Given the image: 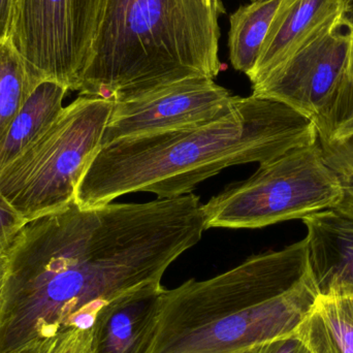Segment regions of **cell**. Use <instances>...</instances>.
<instances>
[{"mask_svg": "<svg viewBox=\"0 0 353 353\" xmlns=\"http://www.w3.org/2000/svg\"><path fill=\"white\" fill-rule=\"evenodd\" d=\"M203 230V203L193 193L90 209L72 201L26 222L6 252L0 353L92 329L112 301L161 284Z\"/></svg>", "mask_w": 353, "mask_h": 353, "instance_id": "1", "label": "cell"}, {"mask_svg": "<svg viewBox=\"0 0 353 353\" xmlns=\"http://www.w3.org/2000/svg\"><path fill=\"white\" fill-rule=\"evenodd\" d=\"M317 141L306 116L251 94L210 123L103 145L81 179L74 201L90 209L139 191L174 199L226 168L265 163Z\"/></svg>", "mask_w": 353, "mask_h": 353, "instance_id": "2", "label": "cell"}, {"mask_svg": "<svg viewBox=\"0 0 353 353\" xmlns=\"http://www.w3.org/2000/svg\"><path fill=\"white\" fill-rule=\"evenodd\" d=\"M317 296L304 238L163 290L147 353H242L294 333Z\"/></svg>", "mask_w": 353, "mask_h": 353, "instance_id": "3", "label": "cell"}, {"mask_svg": "<svg viewBox=\"0 0 353 353\" xmlns=\"http://www.w3.org/2000/svg\"><path fill=\"white\" fill-rule=\"evenodd\" d=\"M219 12L203 0H107L81 77L82 97L113 103L184 79H215Z\"/></svg>", "mask_w": 353, "mask_h": 353, "instance_id": "4", "label": "cell"}, {"mask_svg": "<svg viewBox=\"0 0 353 353\" xmlns=\"http://www.w3.org/2000/svg\"><path fill=\"white\" fill-rule=\"evenodd\" d=\"M114 103L82 97L0 172V193L28 222L74 201L99 152Z\"/></svg>", "mask_w": 353, "mask_h": 353, "instance_id": "5", "label": "cell"}, {"mask_svg": "<svg viewBox=\"0 0 353 353\" xmlns=\"http://www.w3.org/2000/svg\"><path fill=\"white\" fill-rule=\"evenodd\" d=\"M344 196L323 149L299 147L265 163L246 180L232 183L203 205L205 230L263 228L335 209Z\"/></svg>", "mask_w": 353, "mask_h": 353, "instance_id": "6", "label": "cell"}, {"mask_svg": "<svg viewBox=\"0 0 353 353\" xmlns=\"http://www.w3.org/2000/svg\"><path fill=\"white\" fill-rule=\"evenodd\" d=\"M107 0H20L10 41L33 86L54 81L78 91Z\"/></svg>", "mask_w": 353, "mask_h": 353, "instance_id": "7", "label": "cell"}, {"mask_svg": "<svg viewBox=\"0 0 353 353\" xmlns=\"http://www.w3.org/2000/svg\"><path fill=\"white\" fill-rule=\"evenodd\" d=\"M352 62L353 23L342 14L253 84L252 95L284 103L317 130L350 83Z\"/></svg>", "mask_w": 353, "mask_h": 353, "instance_id": "8", "label": "cell"}, {"mask_svg": "<svg viewBox=\"0 0 353 353\" xmlns=\"http://www.w3.org/2000/svg\"><path fill=\"white\" fill-rule=\"evenodd\" d=\"M240 99L213 79L194 77L176 81L114 103L101 146L210 123L232 113Z\"/></svg>", "mask_w": 353, "mask_h": 353, "instance_id": "9", "label": "cell"}, {"mask_svg": "<svg viewBox=\"0 0 353 353\" xmlns=\"http://www.w3.org/2000/svg\"><path fill=\"white\" fill-rule=\"evenodd\" d=\"M307 270L319 296L353 294V218L336 209L303 218Z\"/></svg>", "mask_w": 353, "mask_h": 353, "instance_id": "10", "label": "cell"}, {"mask_svg": "<svg viewBox=\"0 0 353 353\" xmlns=\"http://www.w3.org/2000/svg\"><path fill=\"white\" fill-rule=\"evenodd\" d=\"M163 290L161 284L144 286L101 308L92 327L93 353H147Z\"/></svg>", "mask_w": 353, "mask_h": 353, "instance_id": "11", "label": "cell"}, {"mask_svg": "<svg viewBox=\"0 0 353 353\" xmlns=\"http://www.w3.org/2000/svg\"><path fill=\"white\" fill-rule=\"evenodd\" d=\"M345 0H280L251 83L263 80L301 46L344 14Z\"/></svg>", "mask_w": 353, "mask_h": 353, "instance_id": "12", "label": "cell"}, {"mask_svg": "<svg viewBox=\"0 0 353 353\" xmlns=\"http://www.w3.org/2000/svg\"><path fill=\"white\" fill-rule=\"evenodd\" d=\"M68 89L54 81L39 83L0 141V172L37 140L63 111Z\"/></svg>", "mask_w": 353, "mask_h": 353, "instance_id": "13", "label": "cell"}, {"mask_svg": "<svg viewBox=\"0 0 353 353\" xmlns=\"http://www.w3.org/2000/svg\"><path fill=\"white\" fill-rule=\"evenodd\" d=\"M317 134L325 161L343 186V199L335 209L353 218V63L350 83Z\"/></svg>", "mask_w": 353, "mask_h": 353, "instance_id": "14", "label": "cell"}, {"mask_svg": "<svg viewBox=\"0 0 353 353\" xmlns=\"http://www.w3.org/2000/svg\"><path fill=\"white\" fill-rule=\"evenodd\" d=\"M280 0H255L230 17L228 49L232 68L250 76Z\"/></svg>", "mask_w": 353, "mask_h": 353, "instance_id": "15", "label": "cell"}, {"mask_svg": "<svg viewBox=\"0 0 353 353\" xmlns=\"http://www.w3.org/2000/svg\"><path fill=\"white\" fill-rule=\"evenodd\" d=\"M33 88L24 60L12 41L0 43V141Z\"/></svg>", "mask_w": 353, "mask_h": 353, "instance_id": "16", "label": "cell"}, {"mask_svg": "<svg viewBox=\"0 0 353 353\" xmlns=\"http://www.w3.org/2000/svg\"><path fill=\"white\" fill-rule=\"evenodd\" d=\"M315 308L339 353H353V294L319 296Z\"/></svg>", "mask_w": 353, "mask_h": 353, "instance_id": "17", "label": "cell"}, {"mask_svg": "<svg viewBox=\"0 0 353 353\" xmlns=\"http://www.w3.org/2000/svg\"><path fill=\"white\" fill-rule=\"evenodd\" d=\"M12 353H93L92 329H70L58 335L31 342Z\"/></svg>", "mask_w": 353, "mask_h": 353, "instance_id": "18", "label": "cell"}, {"mask_svg": "<svg viewBox=\"0 0 353 353\" xmlns=\"http://www.w3.org/2000/svg\"><path fill=\"white\" fill-rule=\"evenodd\" d=\"M296 332L310 353H339L315 305Z\"/></svg>", "mask_w": 353, "mask_h": 353, "instance_id": "19", "label": "cell"}, {"mask_svg": "<svg viewBox=\"0 0 353 353\" xmlns=\"http://www.w3.org/2000/svg\"><path fill=\"white\" fill-rule=\"evenodd\" d=\"M26 221L0 193V255L6 254Z\"/></svg>", "mask_w": 353, "mask_h": 353, "instance_id": "20", "label": "cell"}, {"mask_svg": "<svg viewBox=\"0 0 353 353\" xmlns=\"http://www.w3.org/2000/svg\"><path fill=\"white\" fill-rule=\"evenodd\" d=\"M242 353H310L296 332L265 342Z\"/></svg>", "mask_w": 353, "mask_h": 353, "instance_id": "21", "label": "cell"}, {"mask_svg": "<svg viewBox=\"0 0 353 353\" xmlns=\"http://www.w3.org/2000/svg\"><path fill=\"white\" fill-rule=\"evenodd\" d=\"M20 0H0V43L10 39Z\"/></svg>", "mask_w": 353, "mask_h": 353, "instance_id": "22", "label": "cell"}, {"mask_svg": "<svg viewBox=\"0 0 353 353\" xmlns=\"http://www.w3.org/2000/svg\"><path fill=\"white\" fill-rule=\"evenodd\" d=\"M8 273V255H0V307H1L2 298H3L4 288H6V279Z\"/></svg>", "mask_w": 353, "mask_h": 353, "instance_id": "23", "label": "cell"}, {"mask_svg": "<svg viewBox=\"0 0 353 353\" xmlns=\"http://www.w3.org/2000/svg\"><path fill=\"white\" fill-rule=\"evenodd\" d=\"M203 2L205 6H209V8L217 10L219 14H223L224 8L220 0H203Z\"/></svg>", "mask_w": 353, "mask_h": 353, "instance_id": "24", "label": "cell"}, {"mask_svg": "<svg viewBox=\"0 0 353 353\" xmlns=\"http://www.w3.org/2000/svg\"><path fill=\"white\" fill-rule=\"evenodd\" d=\"M344 16L353 23V0H345Z\"/></svg>", "mask_w": 353, "mask_h": 353, "instance_id": "25", "label": "cell"}, {"mask_svg": "<svg viewBox=\"0 0 353 353\" xmlns=\"http://www.w3.org/2000/svg\"><path fill=\"white\" fill-rule=\"evenodd\" d=\"M252 1H255V0H252Z\"/></svg>", "mask_w": 353, "mask_h": 353, "instance_id": "26", "label": "cell"}]
</instances>
